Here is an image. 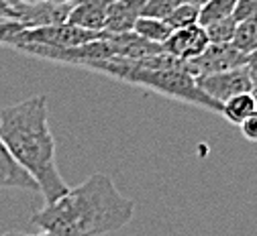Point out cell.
<instances>
[{"instance_id":"4316f807","label":"cell","mask_w":257,"mask_h":236,"mask_svg":"<svg viewBox=\"0 0 257 236\" xmlns=\"http://www.w3.org/2000/svg\"><path fill=\"white\" fill-rule=\"evenodd\" d=\"M17 3H21V5H41V3H45V0H17Z\"/></svg>"},{"instance_id":"ba28073f","label":"cell","mask_w":257,"mask_h":236,"mask_svg":"<svg viewBox=\"0 0 257 236\" xmlns=\"http://www.w3.org/2000/svg\"><path fill=\"white\" fill-rule=\"evenodd\" d=\"M208 37H206V31L204 27L196 25V27H190V29H182V31H174L172 37L162 45L164 53L186 63L190 59L198 57L206 47H208Z\"/></svg>"},{"instance_id":"6da1fadb","label":"cell","mask_w":257,"mask_h":236,"mask_svg":"<svg viewBox=\"0 0 257 236\" xmlns=\"http://www.w3.org/2000/svg\"><path fill=\"white\" fill-rule=\"evenodd\" d=\"M135 201L118 191L112 177L92 173L31 216L39 230L57 236H104L133 220Z\"/></svg>"},{"instance_id":"603a6c76","label":"cell","mask_w":257,"mask_h":236,"mask_svg":"<svg viewBox=\"0 0 257 236\" xmlns=\"http://www.w3.org/2000/svg\"><path fill=\"white\" fill-rule=\"evenodd\" d=\"M247 70L251 72V76L257 80V51L255 53H251L249 57H247Z\"/></svg>"},{"instance_id":"d6986e66","label":"cell","mask_w":257,"mask_h":236,"mask_svg":"<svg viewBox=\"0 0 257 236\" xmlns=\"http://www.w3.org/2000/svg\"><path fill=\"white\" fill-rule=\"evenodd\" d=\"M233 19H235L237 23L257 21V0H239Z\"/></svg>"},{"instance_id":"d4e9b609","label":"cell","mask_w":257,"mask_h":236,"mask_svg":"<svg viewBox=\"0 0 257 236\" xmlns=\"http://www.w3.org/2000/svg\"><path fill=\"white\" fill-rule=\"evenodd\" d=\"M182 5H194V7H204L208 0H180Z\"/></svg>"},{"instance_id":"8fae6325","label":"cell","mask_w":257,"mask_h":236,"mask_svg":"<svg viewBox=\"0 0 257 236\" xmlns=\"http://www.w3.org/2000/svg\"><path fill=\"white\" fill-rule=\"evenodd\" d=\"M11 187V189H33L39 191V185L31 177L23 167L13 159L9 149L5 147L3 139H0V189Z\"/></svg>"},{"instance_id":"2e32d148","label":"cell","mask_w":257,"mask_h":236,"mask_svg":"<svg viewBox=\"0 0 257 236\" xmlns=\"http://www.w3.org/2000/svg\"><path fill=\"white\" fill-rule=\"evenodd\" d=\"M237 25H239V23H237L233 17L222 19V21H216V23H210L208 27H204L206 37H208V43H212V45H227V43H233Z\"/></svg>"},{"instance_id":"3957f363","label":"cell","mask_w":257,"mask_h":236,"mask_svg":"<svg viewBox=\"0 0 257 236\" xmlns=\"http://www.w3.org/2000/svg\"><path fill=\"white\" fill-rule=\"evenodd\" d=\"M84 70L102 74L106 78L118 80L128 86H139L149 92L162 94L172 100H180V102L198 106L206 112L220 114L222 104L214 102L212 98H208L196 84V80L192 78L182 61L166 55H147L141 59H131V57H112L104 61H94L88 63Z\"/></svg>"},{"instance_id":"52a82bcc","label":"cell","mask_w":257,"mask_h":236,"mask_svg":"<svg viewBox=\"0 0 257 236\" xmlns=\"http://www.w3.org/2000/svg\"><path fill=\"white\" fill-rule=\"evenodd\" d=\"M15 11V21L21 23L25 29H37V27H51V25H66L70 19V13L76 5H51V3H41V5H21V3H11Z\"/></svg>"},{"instance_id":"30bf717a","label":"cell","mask_w":257,"mask_h":236,"mask_svg":"<svg viewBox=\"0 0 257 236\" xmlns=\"http://www.w3.org/2000/svg\"><path fill=\"white\" fill-rule=\"evenodd\" d=\"M116 0H78L70 13L68 23L88 29V31H104L108 7Z\"/></svg>"},{"instance_id":"cb8c5ba5","label":"cell","mask_w":257,"mask_h":236,"mask_svg":"<svg viewBox=\"0 0 257 236\" xmlns=\"http://www.w3.org/2000/svg\"><path fill=\"white\" fill-rule=\"evenodd\" d=\"M3 236H57V234H51V232H35V234H27V232H19V230H9L5 232Z\"/></svg>"},{"instance_id":"7402d4cb","label":"cell","mask_w":257,"mask_h":236,"mask_svg":"<svg viewBox=\"0 0 257 236\" xmlns=\"http://www.w3.org/2000/svg\"><path fill=\"white\" fill-rule=\"evenodd\" d=\"M0 19L15 21V11H13V5L9 0H0Z\"/></svg>"},{"instance_id":"e0dca14e","label":"cell","mask_w":257,"mask_h":236,"mask_svg":"<svg viewBox=\"0 0 257 236\" xmlns=\"http://www.w3.org/2000/svg\"><path fill=\"white\" fill-rule=\"evenodd\" d=\"M198 21H200V7H194V5H180V7L166 19V23H168L174 31H182V29L196 27Z\"/></svg>"},{"instance_id":"5b68a950","label":"cell","mask_w":257,"mask_h":236,"mask_svg":"<svg viewBox=\"0 0 257 236\" xmlns=\"http://www.w3.org/2000/svg\"><path fill=\"white\" fill-rule=\"evenodd\" d=\"M245 65H247V55L237 51L231 43H227V45L210 43L198 57L184 63L186 72L194 80L206 78L212 74H222L229 70H237V67H245Z\"/></svg>"},{"instance_id":"277c9868","label":"cell","mask_w":257,"mask_h":236,"mask_svg":"<svg viewBox=\"0 0 257 236\" xmlns=\"http://www.w3.org/2000/svg\"><path fill=\"white\" fill-rule=\"evenodd\" d=\"M106 31H88L76 25H51V27H37V29H23L21 33L11 39L7 47H21V45H33V47H45L55 51L66 49H78L92 41H98L106 37Z\"/></svg>"},{"instance_id":"7a4b0ae2","label":"cell","mask_w":257,"mask_h":236,"mask_svg":"<svg viewBox=\"0 0 257 236\" xmlns=\"http://www.w3.org/2000/svg\"><path fill=\"white\" fill-rule=\"evenodd\" d=\"M0 139L13 159L35 179L45 204L68 193L57 161L55 141L49 128L47 96L37 94L0 110Z\"/></svg>"},{"instance_id":"7c38bea8","label":"cell","mask_w":257,"mask_h":236,"mask_svg":"<svg viewBox=\"0 0 257 236\" xmlns=\"http://www.w3.org/2000/svg\"><path fill=\"white\" fill-rule=\"evenodd\" d=\"M257 110V104H255V100L251 94H239L231 100H227V102L222 104V112L220 116L222 118H227L231 124H237L241 126L253 112Z\"/></svg>"},{"instance_id":"ac0fdd59","label":"cell","mask_w":257,"mask_h":236,"mask_svg":"<svg viewBox=\"0 0 257 236\" xmlns=\"http://www.w3.org/2000/svg\"><path fill=\"white\" fill-rule=\"evenodd\" d=\"M180 5H182L180 0H147L145 9H143V17L166 21Z\"/></svg>"},{"instance_id":"44dd1931","label":"cell","mask_w":257,"mask_h":236,"mask_svg":"<svg viewBox=\"0 0 257 236\" xmlns=\"http://www.w3.org/2000/svg\"><path fill=\"white\" fill-rule=\"evenodd\" d=\"M239 128H241L243 139H247V141H251V143H257V110H255Z\"/></svg>"},{"instance_id":"5bb4252c","label":"cell","mask_w":257,"mask_h":236,"mask_svg":"<svg viewBox=\"0 0 257 236\" xmlns=\"http://www.w3.org/2000/svg\"><path fill=\"white\" fill-rule=\"evenodd\" d=\"M239 0H208L204 7H200V27H208L210 23L222 21V19H229L235 15Z\"/></svg>"},{"instance_id":"f1b7e54d","label":"cell","mask_w":257,"mask_h":236,"mask_svg":"<svg viewBox=\"0 0 257 236\" xmlns=\"http://www.w3.org/2000/svg\"><path fill=\"white\" fill-rule=\"evenodd\" d=\"M0 21H7V19H0Z\"/></svg>"},{"instance_id":"9c48e42d","label":"cell","mask_w":257,"mask_h":236,"mask_svg":"<svg viewBox=\"0 0 257 236\" xmlns=\"http://www.w3.org/2000/svg\"><path fill=\"white\" fill-rule=\"evenodd\" d=\"M147 0H116L108 7L104 31L110 35H122V33H133L137 21L143 17Z\"/></svg>"},{"instance_id":"83f0119b","label":"cell","mask_w":257,"mask_h":236,"mask_svg":"<svg viewBox=\"0 0 257 236\" xmlns=\"http://www.w3.org/2000/svg\"><path fill=\"white\" fill-rule=\"evenodd\" d=\"M251 96H253L255 104H257V80H255V78H253V88H251Z\"/></svg>"},{"instance_id":"9a60e30c","label":"cell","mask_w":257,"mask_h":236,"mask_svg":"<svg viewBox=\"0 0 257 236\" xmlns=\"http://www.w3.org/2000/svg\"><path fill=\"white\" fill-rule=\"evenodd\" d=\"M237 51H241L243 55H251L257 51V21H247V23H239L235 37L231 43Z\"/></svg>"},{"instance_id":"ffe728a7","label":"cell","mask_w":257,"mask_h":236,"mask_svg":"<svg viewBox=\"0 0 257 236\" xmlns=\"http://www.w3.org/2000/svg\"><path fill=\"white\" fill-rule=\"evenodd\" d=\"M25 27L17 21H0V45H9L11 39L21 33Z\"/></svg>"},{"instance_id":"484cf974","label":"cell","mask_w":257,"mask_h":236,"mask_svg":"<svg viewBox=\"0 0 257 236\" xmlns=\"http://www.w3.org/2000/svg\"><path fill=\"white\" fill-rule=\"evenodd\" d=\"M51 5H59V7H66V5H76L78 0H47Z\"/></svg>"},{"instance_id":"4fadbf2b","label":"cell","mask_w":257,"mask_h":236,"mask_svg":"<svg viewBox=\"0 0 257 236\" xmlns=\"http://www.w3.org/2000/svg\"><path fill=\"white\" fill-rule=\"evenodd\" d=\"M135 35H139L141 39L153 43V45H164L170 37L174 29L166 23V21H159V19H147V17H141L133 29Z\"/></svg>"},{"instance_id":"8992f818","label":"cell","mask_w":257,"mask_h":236,"mask_svg":"<svg viewBox=\"0 0 257 236\" xmlns=\"http://www.w3.org/2000/svg\"><path fill=\"white\" fill-rule=\"evenodd\" d=\"M196 84L208 98L214 100V102L224 104L227 100H231L239 94H251L253 76L245 65V67H237V70H229V72H222V74L198 78Z\"/></svg>"}]
</instances>
